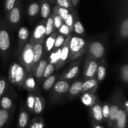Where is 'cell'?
I'll list each match as a JSON object with an SVG mask.
<instances>
[{
	"label": "cell",
	"instance_id": "1",
	"mask_svg": "<svg viewBox=\"0 0 128 128\" xmlns=\"http://www.w3.org/2000/svg\"><path fill=\"white\" fill-rule=\"evenodd\" d=\"M8 24L0 18V56L2 62L6 64L11 52V36Z\"/></svg>",
	"mask_w": 128,
	"mask_h": 128
},
{
	"label": "cell",
	"instance_id": "2",
	"mask_svg": "<svg viewBox=\"0 0 128 128\" xmlns=\"http://www.w3.org/2000/svg\"><path fill=\"white\" fill-rule=\"evenodd\" d=\"M27 76L24 68L19 62L14 61L10 66L8 71V81L19 89H22L24 81Z\"/></svg>",
	"mask_w": 128,
	"mask_h": 128
},
{
	"label": "cell",
	"instance_id": "3",
	"mask_svg": "<svg viewBox=\"0 0 128 128\" xmlns=\"http://www.w3.org/2000/svg\"><path fill=\"white\" fill-rule=\"evenodd\" d=\"M87 43L82 37L71 34L69 42V61H74L84 54Z\"/></svg>",
	"mask_w": 128,
	"mask_h": 128
},
{
	"label": "cell",
	"instance_id": "4",
	"mask_svg": "<svg viewBox=\"0 0 128 128\" xmlns=\"http://www.w3.org/2000/svg\"><path fill=\"white\" fill-rule=\"evenodd\" d=\"M105 51V46L102 42L99 41H92L87 44L85 54L86 58L100 61L104 59Z\"/></svg>",
	"mask_w": 128,
	"mask_h": 128
},
{
	"label": "cell",
	"instance_id": "5",
	"mask_svg": "<svg viewBox=\"0 0 128 128\" xmlns=\"http://www.w3.org/2000/svg\"><path fill=\"white\" fill-rule=\"evenodd\" d=\"M32 62H33L32 47L31 44L29 41L24 46L19 54V62L24 68L27 74H32Z\"/></svg>",
	"mask_w": 128,
	"mask_h": 128
},
{
	"label": "cell",
	"instance_id": "6",
	"mask_svg": "<svg viewBox=\"0 0 128 128\" xmlns=\"http://www.w3.org/2000/svg\"><path fill=\"white\" fill-rule=\"evenodd\" d=\"M124 94L121 89L116 90L111 97V101L110 102V118H109L108 125L110 127L114 128L116 122V118H117L118 112L120 106L121 98Z\"/></svg>",
	"mask_w": 128,
	"mask_h": 128
},
{
	"label": "cell",
	"instance_id": "7",
	"mask_svg": "<svg viewBox=\"0 0 128 128\" xmlns=\"http://www.w3.org/2000/svg\"><path fill=\"white\" fill-rule=\"evenodd\" d=\"M22 4L21 0H17L13 8L6 17V21L8 27L15 30L18 27L21 21Z\"/></svg>",
	"mask_w": 128,
	"mask_h": 128
},
{
	"label": "cell",
	"instance_id": "8",
	"mask_svg": "<svg viewBox=\"0 0 128 128\" xmlns=\"http://www.w3.org/2000/svg\"><path fill=\"white\" fill-rule=\"evenodd\" d=\"M51 92V100H56L68 91L70 83L66 80H60L55 82Z\"/></svg>",
	"mask_w": 128,
	"mask_h": 128
},
{
	"label": "cell",
	"instance_id": "9",
	"mask_svg": "<svg viewBox=\"0 0 128 128\" xmlns=\"http://www.w3.org/2000/svg\"><path fill=\"white\" fill-rule=\"evenodd\" d=\"M46 20H42L35 27L32 34L30 36V42L32 45L35 42L44 40L46 32Z\"/></svg>",
	"mask_w": 128,
	"mask_h": 128
},
{
	"label": "cell",
	"instance_id": "10",
	"mask_svg": "<svg viewBox=\"0 0 128 128\" xmlns=\"http://www.w3.org/2000/svg\"><path fill=\"white\" fill-rule=\"evenodd\" d=\"M44 40H41L35 42L32 45L33 52V62L32 66V74L40 61L44 57Z\"/></svg>",
	"mask_w": 128,
	"mask_h": 128
},
{
	"label": "cell",
	"instance_id": "11",
	"mask_svg": "<svg viewBox=\"0 0 128 128\" xmlns=\"http://www.w3.org/2000/svg\"><path fill=\"white\" fill-rule=\"evenodd\" d=\"M99 62H100V61H98L96 60L86 58L83 72V76L84 78V80L96 78Z\"/></svg>",
	"mask_w": 128,
	"mask_h": 128
},
{
	"label": "cell",
	"instance_id": "12",
	"mask_svg": "<svg viewBox=\"0 0 128 128\" xmlns=\"http://www.w3.org/2000/svg\"><path fill=\"white\" fill-rule=\"evenodd\" d=\"M30 33L28 29L24 26L20 28L18 32V48L16 50V56H19L20 52L30 40Z\"/></svg>",
	"mask_w": 128,
	"mask_h": 128
},
{
	"label": "cell",
	"instance_id": "13",
	"mask_svg": "<svg viewBox=\"0 0 128 128\" xmlns=\"http://www.w3.org/2000/svg\"><path fill=\"white\" fill-rule=\"evenodd\" d=\"M124 95H122L121 98V102H120V109H119L118 112L117 114L116 122H115L114 126L113 128H126L127 127V120L128 112L125 110L122 104V100H123Z\"/></svg>",
	"mask_w": 128,
	"mask_h": 128
},
{
	"label": "cell",
	"instance_id": "14",
	"mask_svg": "<svg viewBox=\"0 0 128 128\" xmlns=\"http://www.w3.org/2000/svg\"><path fill=\"white\" fill-rule=\"evenodd\" d=\"M81 61V60H78L74 62L67 70L62 72V74L60 76V80L67 81L68 80H72V79L75 78L80 72Z\"/></svg>",
	"mask_w": 128,
	"mask_h": 128
},
{
	"label": "cell",
	"instance_id": "15",
	"mask_svg": "<svg viewBox=\"0 0 128 128\" xmlns=\"http://www.w3.org/2000/svg\"><path fill=\"white\" fill-rule=\"evenodd\" d=\"M71 35L67 37V38L65 40L64 42L61 46V56H60V61L58 63L56 66V70H60L61 68H62L64 65L66 64L69 58V42H70V38Z\"/></svg>",
	"mask_w": 128,
	"mask_h": 128
},
{
	"label": "cell",
	"instance_id": "16",
	"mask_svg": "<svg viewBox=\"0 0 128 128\" xmlns=\"http://www.w3.org/2000/svg\"><path fill=\"white\" fill-rule=\"evenodd\" d=\"M90 114L93 122L97 123H101L103 121V117L102 113V104L98 101L94 104L91 106L90 109Z\"/></svg>",
	"mask_w": 128,
	"mask_h": 128
},
{
	"label": "cell",
	"instance_id": "17",
	"mask_svg": "<svg viewBox=\"0 0 128 128\" xmlns=\"http://www.w3.org/2000/svg\"><path fill=\"white\" fill-rule=\"evenodd\" d=\"M30 115L26 108L21 104L20 105V112L18 118L17 128H26L29 124Z\"/></svg>",
	"mask_w": 128,
	"mask_h": 128
},
{
	"label": "cell",
	"instance_id": "18",
	"mask_svg": "<svg viewBox=\"0 0 128 128\" xmlns=\"http://www.w3.org/2000/svg\"><path fill=\"white\" fill-rule=\"evenodd\" d=\"M99 83L100 82L98 81L96 78L84 80L82 83V92H90L92 93H95L96 90L98 88Z\"/></svg>",
	"mask_w": 128,
	"mask_h": 128
},
{
	"label": "cell",
	"instance_id": "19",
	"mask_svg": "<svg viewBox=\"0 0 128 128\" xmlns=\"http://www.w3.org/2000/svg\"><path fill=\"white\" fill-rule=\"evenodd\" d=\"M82 81H76L70 86L68 91V97L70 99H73L82 93Z\"/></svg>",
	"mask_w": 128,
	"mask_h": 128
},
{
	"label": "cell",
	"instance_id": "20",
	"mask_svg": "<svg viewBox=\"0 0 128 128\" xmlns=\"http://www.w3.org/2000/svg\"><path fill=\"white\" fill-rule=\"evenodd\" d=\"M81 101L84 106L88 107H91L93 106L98 101L97 96L94 93L90 92H84L81 94Z\"/></svg>",
	"mask_w": 128,
	"mask_h": 128
},
{
	"label": "cell",
	"instance_id": "21",
	"mask_svg": "<svg viewBox=\"0 0 128 128\" xmlns=\"http://www.w3.org/2000/svg\"><path fill=\"white\" fill-rule=\"evenodd\" d=\"M22 89L30 92H34L37 90V84L32 74H27L22 84Z\"/></svg>",
	"mask_w": 128,
	"mask_h": 128
},
{
	"label": "cell",
	"instance_id": "22",
	"mask_svg": "<svg viewBox=\"0 0 128 128\" xmlns=\"http://www.w3.org/2000/svg\"><path fill=\"white\" fill-rule=\"evenodd\" d=\"M119 35L121 40L126 41L128 36V18L127 12L122 18L119 26Z\"/></svg>",
	"mask_w": 128,
	"mask_h": 128
},
{
	"label": "cell",
	"instance_id": "23",
	"mask_svg": "<svg viewBox=\"0 0 128 128\" xmlns=\"http://www.w3.org/2000/svg\"><path fill=\"white\" fill-rule=\"evenodd\" d=\"M48 63V59H46L45 57L42 58L38 63L36 70L33 72L34 77V78L36 79L37 81H41L42 79L44 71Z\"/></svg>",
	"mask_w": 128,
	"mask_h": 128
},
{
	"label": "cell",
	"instance_id": "24",
	"mask_svg": "<svg viewBox=\"0 0 128 128\" xmlns=\"http://www.w3.org/2000/svg\"><path fill=\"white\" fill-rule=\"evenodd\" d=\"M56 34H57V31H54L51 34L48 36L46 39H44V56L48 54V53L50 52L52 50Z\"/></svg>",
	"mask_w": 128,
	"mask_h": 128
},
{
	"label": "cell",
	"instance_id": "25",
	"mask_svg": "<svg viewBox=\"0 0 128 128\" xmlns=\"http://www.w3.org/2000/svg\"><path fill=\"white\" fill-rule=\"evenodd\" d=\"M106 69H107V62L104 58L100 61L96 72V78L99 82L104 80L106 75Z\"/></svg>",
	"mask_w": 128,
	"mask_h": 128
},
{
	"label": "cell",
	"instance_id": "26",
	"mask_svg": "<svg viewBox=\"0 0 128 128\" xmlns=\"http://www.w3.org/2000/svg\"><path fill=\"white\" fill-rule=\"evenodd\" d=\"M40 14L42 20H47L51 14V4L48 0H40Z\"/></svg>",
	"mask_w": 128,
	"mask_h": 128
},
{
	"label": "cell",
	"instance_id": "27",
	"mask_svg": "<svg viewBox=\"0 0 128 128\" xmlns=\"http://www.w3.org/2000/svg\"><path fill=\"white\" fill-rule=\"evenodd\" d=\"M44 106L45 101L43 98L39 94H35V102L33 113L36 115L40 114L44 109Z\"/></svg>",
	"mask_w": 128,
	"mask_h": 128
},
{
	"label": "cell",
	"instance_id": "28",
	"mask_svg": "<svg viewBox=\"0 0 128 128\" xmlns=\"http://www.w3.org/2000/svg\"><path fill=\"white\" fill-rule=\"evenodd\" d=\"M40 12V1H33L28 6L27 14L30 18H34Z\"/></svg>",
	"mask_w": 128,
	"mask_h": 128
},
{
	"label": "cell",
	"instance_id": "29",
	"mask_svg": "<svg viewBox=\"0 0 128 128\" xmlns=\"http://www.w3.org/2000/svg\"><path fill=\"white\" fill-rule=\"evenodd\" d=\"M72 32L76 33L78 36L79 35V36H81H81H84L86 35L84 28L82 24L81 23L78 14L75 17L73 27H72Z\"/></svg>",
	"mask_w": 128,
	"mask_h": 128
},
{
	"label": "cell",
	"instance_id": "30",
	"mask_svg": "<svg viewBox=\"0 0 128 128\" xmlns=\"http://www.w3.org/2000/svg\"><path fill=\"white\" fill-rule=\"evenodd\" d=\"M14 104L12 99L9 95L4 94L0 99V108L12 111Z\"/></svg>",
	"mask_w": 128,
	"mask_h": 128
},
{
	"label": "cell",
	"instance_id": "31",
	"mask_svg": "<svg viewBox=\"0 0 128 128\" xmlns=\"http://www.w3.org/2000/svg\"><path fill=\"white\" fill-rule=\"evenodd\" d=\"M61 47L57 49V50H52L50 52L48 58V63L52 64L54 65V66H56L57 64L58 63L59 61H60V56H61Z\"/></svg>",
	"mask_w": 128,
	"mask_h": 128
},
{
	"label": "cell",
	"instance_id": "32",
	"mask_svg": "<svg viewBox=\"0 0 128 128\" xmlns=\"http://www.w3.org/2000/svg\"><path fill=\"white\" fill-rule=\"evenodd\" d=\"M58 77L59 76L56 74L51 75L50 77L44 80V82L42 85V89L44 91H49V90H51L55 84L56 80Z\"/></svg>",
	"mask_w": 128,
	"mask_h": 128
},
{
	"label": "cell",
	"instance_id": "33",
	"mask_svg": "<svg viewBox=\"0 0 128 128\" xmlns=\"http://www.w3.org/2000/svg\"><path fill=\"white\" fill-rule=\"evenodd\" d=\"M77 14H78L77 11H76V10L75 9L73 11L70 12L63 20L64 23L68 26L69 28L70 29V31H71V32H72V27H73L75 17H76Z\"/></svg>",
	"mask_w": 128,
	"mask_h": 128
},
{
	"label": "cell",
	"instance_id": "34",
	"mask_svg": "<svg viewBox=\"0 0 128 128\" xmlns=\"http://www.w3.org/2000/svg\"><path fill=\"white\" fill-rule=\"evenodd\" d=\"M11 115V111L0 109V128H2L7 124Z\"/></svg>",
	"mask_w": 128,
	"mask_h": 128
},
{
	"label": "cell",
	"instance_id": "35",
	"mask_svg": "<svg viewBox=\"0 0 128 128\" xmlns=\"http://www.w3.org/2000/svg\"><path fill=\"white\" fill-rule=\"evenodd\" d=\"M54 32L53 24V14L52 12L50 14L49 17L46 20V32H45V37L50 36V34Z\"/></svg>",
	"mask_w": 128,
	"mask_h": 128
},
{
	"label": "cell",
	"instance_id": "36",
	"mask_svg": "<svg viewBox=\"0 0 128 128\" xmlns=\"http://www.w3.org/2000/svg\"><path fill=\"white\" fill-rule=\"evenodd\" d=\"M28 128H44V122L43 118L40 116H37L32 119Z\"/></svg>",
	"mask_w": 128,
	"mask_h": 128
},
{
	"label": "cell",
	"instance_id": "37",
	"mask_svg": "<svg viewBox=\"0 0 128 128\" xmlns=\"http://www.w3.org/2000/svg\"><path fill=\"white\" fill-rule=\"evenodd\" d=\"M35 102V93L34 92H29L26 98V107L28 109L29 111L33 113L34 111V106Z\"/></svg>",
	"mask_w": 128,
	"mask_h": 128
},
{
	"label": "cell",
	"instance_id": "38",
	"mask_svg": "<svg viewBox=\"0 0 128 128\" xmlns=\"http://www.w3.org/2000/svg\"><path fill=\"white\" fill-rule=\"evenodd\" d=\"M55 4L60 7L66 9L70 12H72L75 10V8L69 0H55Z\"/></svg>",
	"mask_w": 128,
	"mask_h": 128
},
{
	"label": "cell",
	"instance_id": "39",
	"mask_svg": "<svg viewBox=\"0 0 128 128\" xmlns=\"http://www.w3.org/2000/svg\"><path fill=\"white\" fill-rule=\"evenodd\" d=\"M8 80L5 77L0 78V99L6 94L9 88Z\"/></svg>",
	"mask_w": 128,
	"mask_h": 128
},
{
	"label": "cell",
	"instance_id": "40",
	"mask_svg": "<svg viewBox=\"0 0 128 128\" xmlns=\"http://www.w3.org/2000/svg\"><path fill=\"white\" fill-rule=\"evenodd\" d=\"M102 113L103 121L108 124L110 118V102H105L102 104Z\"/></svg>",
	"mask_w": 128,
	"mask_h": 128
},
{
	"label": "cell",
	"instance_id": "41",
	"mask_svg": "<svg viewBox=\"0 0 128 128\" xmlns=\"http://www.w3.org/2000/svg\"><path fill=\"white\" fill-rule=\"evenodd\" d=\"M66 38H67L66 37H65V36H62V35L58 33L57 32L56 38H55L54 44V46H53V48H52V50H57V49L61 48V46H62V44H64V42L65 40H66Z\"/></svg>",
	"mask_w": 128,
	"mask_h": 128
},
{
	"label": "cell",
	"instance_id": "42",
	"mask_svg": "<svg viewBox=\"0 0 128 128\" xmlns=\"http://www.w3.org/2000/svg\"><path fill=\"white\" fill-rule=\"evenodd\" d=\"M120 74L122 82L125 84H127L128 82V64L127 63L122 65L120 70Z\"/></svg>",
	"mask_w": 128,
	"mask_h": 128
},
{
	"label": "cell",
	"instance_id": "43",
	"mask_svg": "<svg viewBox=\"0 0 128 128\" xmlns=\"http://www.w3.org/2000/svg\"><path fill=\"white\" fill-rule=\"evenodd\" d=\"M53 12H56L57 14H58L61 18L62 19V20L64 19V18L70 12V11H68L66 9L64 8L60 7V6H58V5H55L53 8Z\"/></svg>",
	"mask_w": 128,
	"mask_h": 128
},
{
	"label": "cell",
	"instance_id": "44",
	"mask_svg": "<svg viewBox=\"0 0 128 128\" xmlns=\"http://www.w3.org/2000/svg\"><path fill=\"white\" fill-rule=\"evenodd\" d=\"M53 14V24H54V31H57L58 29L62 26V24L64 23L62 19L59 16L56 12L52 11Z\"/></svg>",
	"mask_w": 128,
	"mask_h": 128
},
{
	"label": "cell",
	"instance_id": "45",
	"mask_svg": "<svg viewBox=\"0 0 128 128\" xmlns=\"http://www.w3.org/2000/svg\"><path fill=\"white\" fill-rule=\"evenodd\" d=\"M56 70V66L52 64L48 63L47 66H46V68H45L44 71L43 76H42V79L44 80H46L48 77L52 75L54 71Z\"/></svg>",
	"mask_w": 128,
	"mask_h": 128
},
{
	"label": "cell",
	"instance_id": "46",
	"mask_svg": "<svg viewBox=\"0 0 128 128\" xmlns=\"http://www.w3.org/2000/svg\"><path fill=\"white\" fill-rule=\"evenodd\" d=\"M17 0H5L4 2V12L5 16H7L10 11L14 6Z\"/></svg>",
	"mask_w": 128,
	"mask_h": 128
},
{
	"label": "cell",
	"instance_id": "47",
	"mask_svg": "<svg viewBox=\"0 0 128 128\" xmlns=\"http://www.w3.org/2000/svg\"><path fill=\"white\" fill-rule=\"evenodd\" d=\"M57 32L66 38L70 36V35H71V33H72L71 32V31H70V29L69 28L68 26L65 24L64 23L62 24V26L58 29V30L57 31Z\"/></svg>",
	"mask_w": 128,
	"mask_h": 128
},
{
	"label": "cell",
	"instance_id": "48",
	"mask_svg": "<svg viewBox=\"0 0 128 128\" xmlns=\"http://www.w3.org/2000/svg\"><path fill=\"white\" fill-rule=\"evenodd\" d=\"M92 128H104L103 126H102L101 125H100V124L97 123V122H95L92 121Z\"/></svg>",
	"mask_w": 128,
	"mask_h": 128
},
{
	"label": "cell",
	"instance_id": "49",
	"mask_svg": "<svg viewBox=\"0 0 128 128\" xmlns=\"http://www.w3.org/2000/svg\"><path fill=\"white\" fill-rule=\"evenodd\" d=\"M69 1L71 2V3L74 8L78 6V5L80 3V0H69Z\"/></svg>",
	"mask_w": 128,
	"mask_h": 128
},
{
	"label": "cell",
	"instance_id": "50",
	"mask_svg": "<svg viewBox=\"0 0 128 128\" xmlns=\"http://www.w3.org/2000/svg\"><path fill=\"white\" fill-rule=\"evenodd\" d=\"M51 4H55V0H48Z\"/></svg>",
	"mask_w": 128,
	"mask_h": 128
}]
</instances>
